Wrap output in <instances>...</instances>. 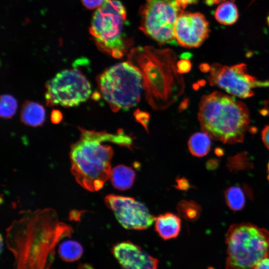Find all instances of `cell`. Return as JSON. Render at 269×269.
<instances>
[{
    "label": "cell",
    "mask_w": 269,
    "mask_h": 269,
    "mask_svg": "<svg viewBox=\"0 0 269 269\" xmlns=\"http://www.w3.org/2000/svg\"><path fill=\"white\" fill-rule=\"evenodd\" d=\"M263 115H269V98L265 103V108L261 111Z\"/></svg>",
    "instance_id": "32"
},
{
    "label": "cell",
    "mask_w": 269,
    "mask_h": 269,
    "mask_svg": "<svg viewBox=\"0 0 269 269\" xmlns=\"http://www.w3.org/2000/svg\"><path fill=\"white\" fill-rule=\"evenodd\" d=\"M180 57L181 59H189L191 57V54L189 53H182Z\"/></svg>",
    "instance_id": "35"
},
{
    "label": "cell",
    "mask_w": 269,
    "mask_h": 269,
    "mask_svg": "<svg viewBox=\"0 0 269 269\" xmlns=\"http://www.w3.org/2000/svg\"><path fill=\"white\" fill-rule=\"evenodd\" d=\"M45 119V110L40 104L26 101L23 104L21 113V122L28 126L37 127L43 124Z\"/></svg>",
    "instance_id": "15"
},
{
    "label": "cell",
    "mask_w": 269,
    "mask_h": 269,
    "mask_svg": "<svg viewBox=\"0 0 269 269\" xmlns=\"http://www.w3.org/2000/svg\"><path fill=\"white\" fill-rule=\"evenodd\" d=\"M216 20L220 24L230 25L234 24L239 17V12L233 1L228 0L219 4L214 12Z\"/></svg>",
    "instance_id": "18"
},
{
    "label": "cell",
    "mask_w": 269,
    "mask_h": 269,
    "mask_svg": "<svg viewBox=\"0 0 269 269\" xmlns=\"http://www.w3.org/2000/svg\"><path fill=\"white\" fill-rule=\"evenodd\" d=\"M176 182L177 185H175V187L180 190L187 191L190 187L187 179L184 177L177 179Z\"/></svg>",
    "instance_id": "26"
},
{
    "label": "cell",
    "mask_w": 269,
    "mask_h": 269,
    "mask_svg": "<svg viewBox=\"0 0 269 269\" xmlns=\"http://www.w3.org/2000/svg\"><path fill=\"white\" fill-rule=\"evenodd\" d=\"M83 253L82 246L78 242L67 240L59 246L58 253L60 258L67 262H72L79 260Z\"/></svg>",
    "instance_id": "19"
},
{
    "label": "cell",
    "mask_w": 269,
    "mask_h": 269,
    "mask_svg": "<svg viewBox=\"0 0 269 269\" xmlns=\"http://www.w3.org/2000/svg\"><path fill=\"white\" fill-rule=\"evenodd\" d=\"M47 106L72 107L86 101L91 95L90 83L76 67L58 73L45 85Z\"/></svg>",
    "instance_id": "9"
},
{
    "label": "cell",
    "mask_w": 269,
    "mask_h": 269,
    "mask_svg": "<svg viewBox=\"0 0 269 269\" xmlns=\"http://www.w3.org/2000/svg\"><path fill=\"white\" fill-rule=\"evenodd\" d=\"M72 232L52 209L24 212L6 230L7 247L15 258L14 269H44L55 246Z\"/></svg>",
    "instance_id": "1"
},
{
    "label": "cell",
    "mask_w": 269,
    "mask_h": 269,
    "mask_svg": "<svg viewBox=\"0 0 269 269\" xmlns=\"http://www.w3.org/2000/svg\"><path fill=\"white\" fill-rule=\"evenodd\" d=\"M112 253L122 269H157L158 260L130 241L115 245Z\"/></svg>",
    "instance_id": "13"
},
{
    "label": "cell",
    "mask_w": 269,
    "mask_h": 269,
    "mask_svg": "<svg viewBox=\"0 0 269 269\" xmlns=\"http://www.w3.org/2000/svg\"><path fill=\"white\" fill-rule=\"evenodd\" d=\"M187 101H188L187 99L184 102L183 101V102L181 103V106L180 107V109H182L183 110L186 108V107L187 106V104H188Z\"/></svg>",
    "instance_id": "36"
},
{
    "label": "cell",
    "mask_w": 269,
    "mask_h": 269,
    "mask_svg": "<svg viewBox=\"0 0 269 269\" xmlns=\"http://www.w3.org/2000/svg\"><path fill=\"white\" fill-rule=\"evenodd\" d=\"M198 118L203 132L228 144L242 142L250 123L249 111L244 103L218 91L202 97Z\"/></svg>",
    "instance_id": "4"
},
{
    "label": "cell",
    "mask_w": 269,
    "mask_h": 269,
    "mask_svg": "<svg viewBox=\"0 0 269 269\" xmlns=\"http://www.w3.org/2000/svg\"><path fill=\"white\" fill-rule=\"evenodd\" d=\"M226 269H254L269 256V232L250 223L234 224L226 235Z\"/></svg>",
    "instance_id": "5"
},
{
    "label": "cell",
    "mask_w": 269,
    "mask_h": 269,
    "mask_svg": "<svg viewBox=\"0 0 269 269\" xmlns=\"http://www.w3.org/2000/svg\"><path fill=\"white\" fill-rule=\"evenodd\" d=\"M105 202L121 225L127 229L144 230L155 220L144 204L132 197L110 194L105 197Z\"/></svg>",
    "instance_id": "11"
},
{
    "label": "cell",
    "mask_w": 269,
    "mask_h": 269,
    "mask_svg": "<svg viewBox=\"0 0 269 269\" xmlns=\"http://www.w3.org/2000/svg\"><path fill=\"white\" fill-rule=\"evenodd\" d=\"M262 138L265 146L269 150V125L264 128L262 132Z\"/></svg>",
    "instance_id": "27"
},
{
    "label": "cell",
    "mask_w": 269,
    "mask_h": 269,
    "mask_svg": "<svg viewBox=\"0 0 269 269\" xmlns=\"http://www.w3.org/2000/svg\"><path fill=\"white\" fill-rule=\"evenodd\" d=\"M83 5L88 9H92L100 7L105 0H81Z\"/></svg>",
    "instance_id": "25"
},
{
    "label": "cell",
    "mask_w": 269,
    "mask_h": 269,
    "mask_svg": "<svg viewBox=\"0 0 269 269\" xmlns=\"http://www.w3.org/2000/svg\"><path fill=\"white\" fill-rule=\"evenodd\" d=\"M62 119V115L58 110H53L51 114V120L54 124L59 123Z\"/></svg>",
    "instance_id": "28"
},
{
    "label": "cell",
    "mask_w": 269,
    "mask_h": 269,
    "mask_svg": "<svg viewBox=\"0 0 269 269\" xmlns=\"http://www.w3.org/2000/svg\"><path fill=\"white\" fill-rule=\"evenodd\" d=\"M155 229L164 240L176 238L181 229V220L177 215L166 213L155 218Z\"/></svg>",
    "instance_id": "14"
},
{
    "label": "cell",
    "mask_w": 269,
    "mask_h": 269,
    "mask_svg": "<svg viewBox=\"0 0 269 269\" xmlns=\"http://www.w3.org/2000/svg\"><path fill=\"white\" fill-rule=\"evenodd\" d=\"M177 68L180 74L189 72L192 67V64L189 59H181L176 63Z\"/></svg>",
    "instance_id": "24"
},
{
    "label": "cell",
    "mask_w": 269,
    "mask_h": 269,
    "mask_svg": "<svg viewBox=\"0 0 269 269\" xmlns=\"http://www.w3.org/2000/svg\"><path fill=\"white\" fill-rule=\"evenodd\" d=\"M97 80L100 96L114 112L128 110L140 101L143 89L142 76L128 60L107 69Z\"/></svg>",
    "instance_id": "7"
},
{
    "label": "cell",
    "mask_w": 269,
    "mask_h": 269,
    "mask_svg": "<svg viewBox=\"0 0 269 269\" xmlns=\"http://www.w3.org/2000/svg\"><path fill=\"white\" fill-rule=\"evenodd\" d=\"M268 180L269 181V162L268 165Z\"/></svg>",
    "instance_id": "37"
},
{
    "label": "cell",
    "mask_w": 269,
    "mask_h": 269,
    "mask_svg": "<svg viewBox=\"0 0 269 269\" xmlns=\"http://www.w3.org/2000/svg\"><path fill=\"white\" fill-rule=\"evenodd\" d=\"M177 5L181 7L182 9L185 8V7L189 4L196 3L198 0H173Z\"/></svg>",
    "instance_id": "29"
},
{
    "label": "cell",
    "mask_w": 269,
    "mask_h": 269,
    "mask_svg": "<svg viewBox=\"0 0 269 269\" xmlns=\"http://www.w3.org/2000/svg\"><path fill=\"white\" fill-rule=\"evenodd\" d=\"M209 71L208 81L210 85L218 87L240 98L253 96L255 88L269 86V81H259L250 75L244 63L233 66L214 63Z\"/></svg>",
    "instance_id": "10"
},
{
    "label": "cell",
    "mask_w": 269,
    "mask_h": 269,
    "mask_svg": "<svg viewBox=\"0 0 269 269\" xmlns=\"http://www.w3.org/2000/svg\"><path fill=\"white\" fill-rule=\"evenodd\" d=\"M177 210L179 216L188 221H195L198 219L201 207L193 201L181 200L177 204Z\"/></svg>",
    "instance_id": "21"
},
{
    "label": "cell",
    "mask_w": 269,
    "mask_h": 269,
    "mask_svg": "<svg viewBox=\"0 0 269 269\" xmlns=\"http://www.w3.org/2000/svg\"><path fill=\"white\" fill-rule=\"evenodd\" d=\"M78 269H94L90 265L88 264L81 265Z\"/></svg>",
    "instance_id": "34"
},
{
    "label": "cell",
    "mask_w": 269,
    "mask_h": 269,
    "mask_svg": "<svg viewBox=\"0 0 269 269\" xmlns=\"http://www.w3.org/2000/svg\"><path fill=\"white\" fill-rule=\"evenodd\" d=\"M183 10L173 0H145L139 29L160 44L176 45L175 26Z\"/></svg>",
    "instance_id": "8"
},
{
    "label": "cell",
    "mask_w": 269,
    "mask_h": 269,
    "mask_svg": "<svg viewBox=\"0 0 269 269\" xmlns=\"http://www.w3.org/2000/svg\"><path fill=\"white\" fill-rule=\"evenodd\" d=\"M267 24H268V26L269 27V13L268 16L267 17Z\"/></svg>",
    "instance_id": "38"
},
{
    "label": "cell",
    "mask_w": 269,
    "mask_h": 269,
    "mask_svg": "<svg viewBox=\"0 0 269 269\" xmlns=\"http://www.w3.org/2000/svg\"><path fill=\"white\" fill-rule=\"evenodd\" d=\"M211 137L204 132H197L192 135L188 142L190 152L196 157L207 155L211 148Z\"/></svg>",
    "instance_id": "17"
},
{
    "label": "cell",
    "mask_w": 269,
    "mask_h": 269,
    "mask_svg": "<svg viewBox=\"0 0 269 269\" xmlns=\"http://www.w3.org/2000/svg\"><path fill=\"white\" fill-rule=\"evenodd\" d=\"M17 103L15 99L9 95L1 96L0 113V116L3 118H10L16 112Z\"/></svg>",
    "instance_id": "22"
},
{
    "label": "cell",
    "mask_w": 269,
    "mask_h": 269,
    "mask_svg": "<svg viewBox=\"0 0 269 269\" xmlns=\"http://www.w3.org/2000/svg\"><path fill=\"white\" fill-rule=\"evenodd\" d=\"M228 0L234 1V0H204V1L206 4L211 6Z\"/></svg>",
    "instance_id": "31"
},
{
    "label": "cell",
    "mask_w": 269,
    "mask_h": 269,
    "mask_svg": "<svg viewBox=\"0 0 269 269\" xmlns=\"http://www.w3.org/2000/svg\"><path fill=\"white\" fill-rule=\"evenodd\" d=\"M177 56L168 48L138 46L131 50L128 60L140 72L145 100L154 110H163L175 103L185 84L177 70Z\"/></svg>",
    "instance_id": "2"
},
{
    "label": "cell",
    "mask_w": 269,
    "mask_h": 269,
    "mask_svg": "<svg viewBox=\"0 0 269 269\" xmlns=\"http://www.w3.org/2000/svg\"><path fill=\"white\" fill-rule=\"evenodd\" d=\"M228 206L233 211L241 210L245 206L246 198L243 190L239 187L232 186L225 192Z\"/></svg>",
    "instance_id": "20"
},
{
    "label": "cell",
    "mask_w": 269,
    "mask_h": 269,
    "mask_svg": "<svg viewBox=\"0 0 269 269\" xmlns=\"http://www.w3.org/2000/svg\"><path fill=\"white\" fill-rule=\"evenodd\" d=\"M110 178L112 184L115 188L120 190H126L133 185L135 173L131 167L119 165L111 171Z\"/></svg>",
    "instance_id": "16"
},
{
    "label": "cell",
    "mask_w": 269,
    "mask_h": 269,
    "mask_svg": "<svg viewBox=\"0 0 269 269\" xmlns=\"http://www.w3.org/2000/svg\"><path fill=\"white\" fill-rule=\"evenodd\" d=\"M209 32V23L203 14L183 11L178 16L174 29L177 42L186 48L199 47Z\"/></svg>",
    "instance_id": "12"
},
{
    "label": "cell",
    "mask_w": 269,
    "mask_h": 269,
    "mask_svg": "<svg viewBox=\"0 0 269 269\" xmlns=\"http://www.w3.org/2000/svg\"><path fill=\"white\" fill-rule=\"evenodd\" d=\"M126 9L118 0H105L94 13L89 32L97 47L116 58L122 57L132 45L125 31Z\"/></svg>",
    "instance_id": "6"
},
{
    "label": "cell",
    "mask_w": 269,
    "mask_h": 269,
    "mask_svg": "<svg viewBox=\"0 0 269 269\" xmlns=\"http://www.w3.org/2000/svg\"><path fill=\"white\" fill-rule=\"evenodd\" d=\"M79 139L71 147V172L76 181L90 191H98L110 178L112 147L103 144L110 141L130 148L132 138L122 130L113 134L79 128Z\"/></svg>",
    "instance_id": "3"
},
{
    "label": "cell",
    "mask_w": 269,
    "mask_h": 269,
    "mask_svg": "<svg viewBox=\"0 0 269 269\" xmlns=\"http://www.w3.org/2000/svg\"><path fill=\"white\" fill-rule=\"evenodd\" d=\"M137 122L142 125L145 130L148 132V124L149 120V115L148 113L137 109L134 114Z\"/></svg>",
    "instance_id": "23"
},
{
    "label": "cell",
    "mask_w": 269,
    "mask_h": 269,
    "mask_svg": "<svg viewBox=\"0 0 269 269\" xmlns=\"http://www.w3.org/2000/svg\"><path fill=\"white\" fill-rule=\"evenodd\" d=\"M200 70L203 72H208L210 70V66L207 64H202L200 65Z\"/></svg>",
    "instance_id": "33"
},
{
    "label": "cell",
    "mask_w": 269,
    "mask_h": 269,
    "mask_svg": "<svg viewBox=\"0 0 269 269\" xmlns=\"http://www.w3.org/2000/svg\"><path fill=\"white\" fill-rule=\"evenodd\" d=\"M254 269H269V258L267 257L260 261Z\"/></svg>",
    "instance_id": "30"
}]
</instances>
